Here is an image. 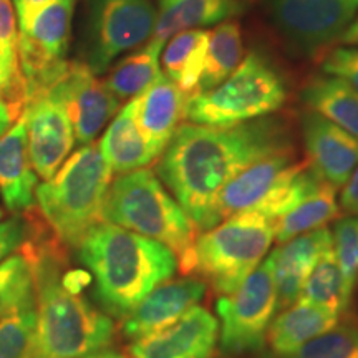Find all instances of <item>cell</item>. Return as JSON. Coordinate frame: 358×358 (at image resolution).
Returning <instances> with one entry per match:
<instances>
[{"label":"cell","mask_w":358,"mask_h":358,"mask_svg":"<svg viewBox=\"0 0 358 358\" xmlns=\"http://www.w3.org/2000/svg\"><path fill=\"white\" fill-rule=\"evenodd\" d=\"M290 148H297L292 122L277 113L226 128L182 123L159 156L156 176L196 229L208 231L221 222L224 186L256 161Z\"/></svg>","instance_id":"cell-1"},{"label":"cell","mask_w":358,"mask_h":358,"mask_svg":"<svg viewBox=\"0 0 358 358\" xmlns=\"http://www.w3.org/2000/svg\"><path fill=\"white\" fill-rule=\"evenodd\" d=\"M29 249L37 324L25 358H83L110 348L115 322L85 297V275L66 268L65 248L55 239L40 243L32 236Z\"/></svg>","instance_id":"cell-2"},{"label":"cell","mask_w":358,"mask_h":358,"mask_svg":"<svg viewBox=\"0 0 358 358\" xmlns=\"http://www.w3.org/2000/svg\"><path fill=\"white\" fill-rule=\"evenodd\" d=\"M77 250L103 312L118 320L178 272L166 245L105 221L90 229Z\"/></svg>","instance_id":"cell-3"},{"label":"cell","mask_w":358,"mask_h":358,"mask_svg":"<svg viewBox=\"0 0 358 358\" xmlns=\"http://www.w3.org/2000/svg\"><path fill=\"white\" fill-rule=\"evenodd\" d=\"M113 173L95 143L80 146L50 179L35 189L38 213L62 248L77 249L103 222V204Z\"/></svg>","instance_id":"cell-4"},{"label":"cell","mask_w":358,"mask_h":358,"mask_svg":"<svg viewBox=\"0 0 358 358\" xmlns=\"http://www.w3.org/2000/svg\"><path fill=\"white\" fill-rule=\"evenodd\" d=\"M103 221L166 245L178 259V271L187 272L198 229L155 171L118 174L106 192Z\"/></svg>","instance_id":"cell-5"},{"label":"cell","mask_w":358,"mask_h":358,"mask_svg":"<svg viewBox=\"0 0 358 358\" xmlns=\"http://www.w3.org/2000/svg\"><path fill=\"white\" fill-rule=\"evenodd\" d=\"M289 83L267 55L252 50L216 88L187 96L185 120L204 127H234L282 110Z\"/></svg>","instance_id":"cell-6"},{"label":"cell","mask_w":358,"mask_h":358,"mask_svg":"<svg viewBox=\"0 0 358 358\" xmlns=\"http://www.w3.org/2000/svg\"><path fill=\"white\" fill-rule=\"evenodd\" d=\"M272 243L274 224L268 219L254 211L234 214L196 237L186 274L229 295L261 266Z\"/></svg>","instance_id":"cell-7"},{"label":"cell","mask_w":358,"mask_h":358,"mask_svg":"<svg viewBox=\"0 0 358 358\" xmlns=\"http://www.w3.org/2000/svg\"><path fill=\"white\" fill-rule=\"evenodd\" d=\"M155 25L151 0H88L82 62L95 75L106 73L116 58L153 37Z\"/></svg>","instance_id":"cell-8"},{"label":"cell","mask_w":358,"mask_h":358,"mask_svg":"<svg viewBox=\"0 0 358 358\" xmlns=\"http://www.w3.org/2000/svg\"><path fill=\"white\" fill-rule=\"evenodd\" d=\"M272 29L295 57L327 52L358 15V0H267Z\"/></svg>","instance_id":"cell-9"},{"label":"cell","mask_w":358,"mask_h":358,"mask_svg":"<svg viewBox=\"0 0 358 358\" xmlns=\"http://www.w3.org/2000/svg\"><path fill=\"white\" fill-rule=\"evenodd\" d=\"M219 345L226 355H241L264 347L268 325L277 313V294L271 257L234 292L217 301Z\"/></svg>","instance_id":"cell-10"},{"label":"cell","mask_w":358,"mask_h":358,"mask_svg":"<svg viewBox=\"0 0 358 358\" xmlns=\"http://www.w3.org/2000/svg\"><path fill=\"white\" fill-rule=\"evenodd\" d=\"M77 2L78 0H50L24 32H19V55L27 103L47 93L65 73Z\"/></svg>","instance_id":"cell-11"},{"label":"cell","mask_w":358,"mask_h":358,"mask_svg":"<svg viewBox=\"0 0 358 358\" xmlns=\"http://www.w3.org/2000/svg\"><path fill=\"white\" fill-rule=\"evenodd\" d=\"M48 93L65 106L80 146L95 141L122 106L105 82L82 60L69 62L65 73Z\"/></svg>","instance_id":"cell-12"},{"label":"cell","mask_w":358,"mask_h":358,"mask_svg":"<svg viewBox=\"0 0 358 358\" xmlns=\"http://www.w3.org/2000/svg\"><path fill=\"white\" fill-rule=\"evenodd\" d=\"M27 143L38 179H50L73 150L75 129L65 106L50 93L27 103L24 115Z\"/></svg>","instance_id":"cell-13"},{"label":"cell","mask_w":358,"mask_h":358,"mask_svg":"<svg viewBox=\"0 0 358 358\" xmlns=\"http://www.w3.org/2000/svg\"><path fill=\"white\" fill-rule=\"evenodd\" d=\"M299 129L308 166L327 185L343 187L358 166L357 138L310 110L301 113Z\"/></svg>","instance_id":"cell-14"},{"label":"cell","mask_w":358,"mask_h":358,"mask_svg":"<svg viewBox=\"0 0 358 358\" xmlns=\"http://www.w3.org/2000/svg\"><path fill=\"white\" fill-rule=\"evenodd\" d=\"M219 320L208 308L192 307L168 329L133 340L131 358H214Z\"/></svg>","instance_id":"cell-15"},{"label":"cell","mask_w":358,"mask_h":358,"mask_svg":"<svg viewBox=\"0 0 358 358\" xmlns=\"http://www.w3.org/2000/svg\"><path fill=\"white\" fill-rule=\"evenodd\" d=\"M206 289V282L196 277L166 280L124 317L122 334L133 342L168 329L203 301Z\"/></svg>","instance_id":"cell-16"},{"label":"cell","mask_w":358,"mask_h":358,"mask_svg":"<svg viewBox=\"0 0 358 358\" xmlns=\"http://www.w3.org/2000/svg\"><path fill=\"white\" fill-rule=\"evenodd\" d=\"M297 148L279 151L256 161L243 173L231 179L217 199V213L221 221L234 214L256 209L271 194L277 185L302 166Z\"/></svg>","instance_id":"cell-17"},{"label":"cell","mask_w":358,"mask_h":358,"mask_svg":"<svg viewBox=\"0 0 358 358\" xmlns=\"http://www.w3.org/2000/svg\"><path fill=\"white\" fill-rule=\"evenodd\" d=\"M330 248H334L332 231L329 227H322L285 241L272 250L268 257L274 271L277 312L297 302L307 277Z\"/></svg>","instance_id":"cell-18"},{"label":"cell","mask_w":358,"mask_h":358,"mask_svg":"<svg viewBox=\"0 0 358 358\" xmlns=\"http://www.w3.org/2000/svg\"><path fill=\"white\" fill-rule=\"evenodd\" d=\"M187 96L176 83L161 75L151 87L129 100L134 122L158 158L185 120Z\"/></svg>","instance_id":"cell-19"},{"label":"cell","mask_w":358,"mask_h":358,"mask_svg":"<svg viewBox=\"0 0 358 358\" xmlns=\"http://www.w3.org/2000/svg\"><path fill=\"white\" fill-rule=\"evenodd\" d=\"M38 176L29 155L25 118L0 136V198L12 214L32 211Z\"/></svg>","instance_id":"cell-20"},{"label":"cell","mask_w":358,"mask_h":358,"mask_svg":"<svg viewBox=\"0 0 358 358\" xmlns=\"http://www.w3.org/2000/svg\"><path fill=\"white\" fill-rule=\"evenodd\" d=\"M340 317L327 308L295 302L277 312L266 334V342L277 358L287 357L310 340L338 325Z\"/></svg>","instance_id":"cell-21"},{"label":"cell","mask_w":358,"mask_h":358,"mask_svg":"<svg viewBox=\"0 0 358 358\" xmlns=\"http://www.w3.org/2000/svg\"><path fill=\"white\" fill-rule=\"evenodd\" d=\"M244 10L236 0H159L151 40L164 45L179 32L221 24Z\"/></svg>","instance_id":"cell-22"},{"label":"cell","mask_w":358,"mask_h":358,"mask_svg":"<svg viewBox=\"0 0 358 358\" xmlns=\"http://www.w3.org/2000/svg\"><path fill=\"white\" fill-rule=\"evenodd\" d=\"M98 148L113 174L136 171L158 159L145 134L134 122L129 101L108 123Z\"/></svg>","instance_id":"cell-23"},{"label":"cell","mask_w":358,"mask_h":358,"mask_svg":"<svg viewBox=\"0 0 358 358\" xmlns=\"http://www.w3.org/2000/svg\"><path fill=\"white\" fill-rule=\"evenodd\" d=\"M307 110L337 124L358 140V92L332 75H313L301 90Z\"/></svg>","instance_id":"cell-24"},{"label":"cell","mask_w":358,"mask_h":358,"mask_svg":"<svg viewBox=\"0 0 358 358\" xmlns=\"http://www.w3.org/2000/svg\"><path fill=\"white\" fill-rule=\"evenodd\" d=\"M0 100L13 120L24 115L27 88L19 55V25L12 0H0Z\"/></svg>","instance_id":"cell-25"},{"label":"cell","mask_w":358,"mask_h":358,"mask_svg":"<svg viewBox=\"0 0 358 358\" xmlns=\"http://www.w3.org/2000/svg\"><path fill=\"white\" fill-rule=\"evenodd\" d=\"M209 30L191 29L179 32L164 43L161 52L163 75L176 83L186 95H192L203 75L208 53Z\"/></svg>","instance_id":"cell-26"},{"label":"cell","mask_w":358,"mask_h":358,"mask_svg":"<svg viewBox=\"0 0 358 358\" xmlns=\"http://www.w3.org/2000/svg\"><path fill=\"white\" fill-rule=\"evenodd\" d=\"M163 47V43L150 40L111 66L103 82L116 100H133L163 75L159 60Z\"/></svg>","instance_id":"cell-27"},{"label":"cell","mask_w":358,"mask_h":358,"mask_svg":"<svg viewBox=\"0 0 358 358\" xmlns=\"http://www.w3.org/2000/svg\"><path fill=\"white\" fill-rule=\"evenodd\" d=\"M244 58V40L241 24L236 19L224 20L214 30H209L208 53L204 70L194 93L216 88L239 66Z\"/></svg>","instance_id":"cell-28"},{"label":"cell","mask_w":358,"mask_h":358,"mask_svg":"<svg viewBox=\"0 0 358 358\" xmlns=\"http://www.w3.org/2000/svg\"><path fill=\"white\" fill-rule=\"evenodd\" d=\"M352 294L347 289L342 268L338 266L334 248L327 249L315 264L310 275L301 290L297 302L310 303L327 310L343 315L352 306Z\"/></svg>","instance_id":"cell-29"},{"label":"cell","mask_w":358,"mask_h":358,"mask_svg":"<svg viewBox=\"0 0 358 358\" xmlns=\"http://www.w3.org/2000/svg\"><path fill=\"white\" fill-rule=\"evenodd\" d=\"M340 211L342 209L337 199V189L324 182L320 189L312 194L306 203L272 222L274 224V241L282 244L297 236L327 227V224L337 221Z\"/></svg>","instance_id":"cell-30"},{"label":"cell","mask_w":358,"mask_h":358,"mask_svg":"<svg viewBox=\"0 0 358 358\" xmlns=\"http://www.w3.org/2000/svg\"><path fill=\"white\" fill-rule=\"evenodd\" d=\"M29 241L0 262V319L34 295V264Z\"/></svg>","instance_id":"cell-31"},{"label":"cell","mask_w":358,"mask_h":358,"mask_svg":"<svg viewBox=\"0 0 358 358\" xmlns=\"http://www.w3.org/2000/svg\"><path fill=\"white\" fill-rule=\"evenodd\" d=\"M37 308L35 294L0 319V358H25L32 343Z\"/></svg>","instance_id":"cell-32"},{"label":"cell","mask_w":358,"mask_h":358,"mask_svg":"<svg viewBox=\"0 0 358 358\" xmlns=\"http://www.w3.org/2000/svg\"><path fill=\"white\" fill-rule=\"evenodd\" d=\"M282 358H358V325L342 324Z\"/></svg>","instance_id":"cell-33"},{"label":"cell","mask_w":358,"mask_h":358,"mask_svg":"<svg viewBox=\"0 0 358 358\" xmlns=\"http://www.w3.org/2000/svg\"><path fill=\"white\" fill-rule=\"evenodd\" d=\"M334 252L352 297L358 284V216L337 219L332 229Z\"/></svg>","instance_id":"cell-34"},{"label":"cell","mask_w":358,"mask_h":358,"mask_svg":"<svg viewBox=\"0 0 358 358\" xmlns=\"http://www.w3.org/2000/svg\"><path fill=\"white\" fill-rule=\"evenodd\" d=\"M322 73L347 82L358 92V47L337 45L325 52L320 62Z\"/></svg>","instance_id":"cell-35"},{"label":"cell","mask_w":358,"mask_h":358,"mask_svg":"<svg viewBox=\"0 0 358 358\" xmlns=\"http://www.w3.org/2000/svg\"><path fill=\"white\" fill-rule=\"evenodd\" d=\"M32 237V222L22 214L0 221V262L19 250Z\"/></svg>","instance_id":"cell-36"},{"label":"cell","mask_w":358,"mask_h":358,"mask_svg":"<svg viewBox=\"0 0 358 358\" xmlns=\"http://www.w3.org/2000/svg\"><path fill=\"white\" fill-rule=\"evenodd\" d=\"M50 0H13V10H15L17 25H19V32H24L34 17L47 6Z\"/></svg>","instance_id":"cell-37"},{"label":"cell","mask_w":358,"mask_h":358,"mask_svg":"<svg viewBox=\"0 0 358 358\" xmlns=\"http://www.w3.org/2000/svg\"><path fill=\"white\" fill-rule=\"evenodd\" d=\"M338 204L347 216H358V166L343 185Z\"/></svg>","instance_id":"cell-38"},{"label":"cell","mask_w":358,"mask_h":358,"mask_svg":"<svg viewBox=\"0 0 358 358\" xmlns=\"http://www.w3.org/2000/svg\"><path fill=\"white\" fill-rule=\"evenodd\" d=\"M338 45H352V47H358V15L355 20L348 25V29L343 32L342 37L338 38Z\"/></svg>","instance_id":"cell-39"},{"label":"cell","mask_w":358,"mask_h":358,"mask_svg":"<svg viewBox=\"0 0 358 358\" xmlns=\"http://www.w3.org/2000/svg\"><path fill=\"white\" fill-rule=\"evenodd\" d=\"M13 123H15V120H13L10 110L7 108L6 103L0 100V136H2Z\"/></svg>","instance_id":"cell-40"},{"label":"cell","mask_w":358,"mask_h":358,"mask_svg":"<svg viewBox=\"0 0 358 358\" xmlns=\"http://www.w3.org/2000/svg\"><path fill=\"white\" fill-rule=\"evenodd\" d=\"M83 358H124V355L122 352L113 350V348H106V350L92 353V355H87Z\"/></svg>","instance_id":"cell-41"},{"label":"cell","mask_w":358,"mask_h":358,"mask_svg":"<svg viewBox=\"0 0 358 358\" xmlns=\"http://www.w3.org/2000/svg\"><path fill=\"white\" fill-rule=\"evenodd\" d=\"M236 2H237V3H241V6H243L244 8H248V7L250 6V3L254 2V0H236Z\"/></svg>","instance_id":"cell-42"},{"label":"cell","mask_w":358,"mask_h":358,"mask_svg":"<svg viewBox=\"0 0 358 358\" xmlns=\"http://www.w3.org/2000/svg\"><path fill=\"white\" fill-rule=\"evenodd\" d=\"M0 219H2V209H0Z\"/></svg>","instance_id":"cell-43"},{"label":"cell","mask_w":358,"mask_h":358,"mask_svg":"<svg viewBox=\"0 0 358 358\" xmlns=\"http://www.w3.org/2000/svg\"><path fill=\"white\" fill-rule=\"evenodd\" d=\"M266 2H267V0H266Z\"/></svg>","instance_id":"cell-44"},{"label":"cell","mask_w":358,"mask_h":358,"mask_svg":"<svg viewBox=\"0 0 358 358\" xmlns=\"http://www.w3.org/2000/svg\"><path fill=\"white\" fill-rule=\"evenodd\" d=\"M357 325H358V324H357Z\"/></svg>","instance_id":"cell-45"}]
</instances>
